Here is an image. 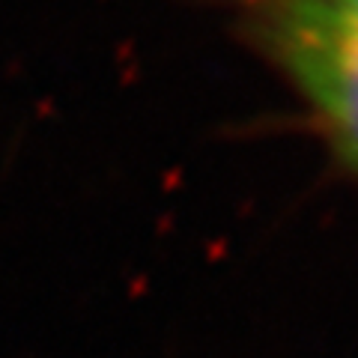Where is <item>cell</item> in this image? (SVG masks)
<instances>
[{
  "mask_svg": "<svg viewBox=\"0 0 358 358\" xmlns=\"http://www.w3.org/2000/svg\"><path fill=\"white\" fill-rule=\"evenodd\" d=\"M260 30L358 173V27L301 0H266Z\"/></svg>",
  "mask_w": 358,
  "mask_h": 358,
  "instance_id": "6da1fadb",
  "label": "cell"
},
{
  "mask_svg": "<svg viewBox=\"0 0 358 358\" xmlns=\"http://www.w3.org/2000/svg\"><path fill=\"white\" fill-rule=\"evenodd\" d=\"M301 3L322 9V13H329L341 21H350V24L358 27V0H301Z\"/></svg>",
  "mask_w": 358,
  "mask_h": 358,
  "instance_id": "7a4b0ae2",
  "label": "cell"
}]
</instances>
